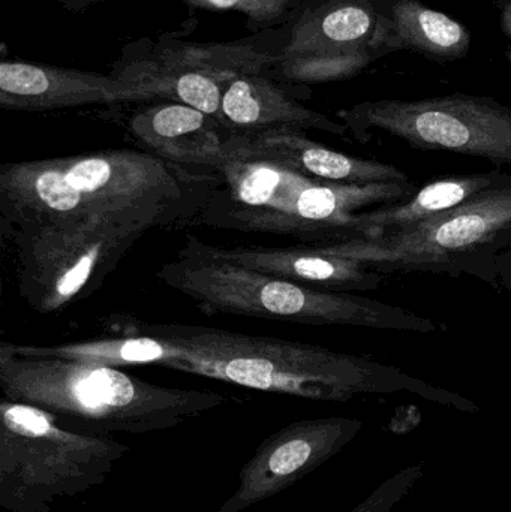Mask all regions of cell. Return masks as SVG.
<instances>
[{"instance_id": "cell-11", "label": "cell", "mask_w": 511, "mask_h": 512, "mask_svg": "<svg viewBox=\"0 0 511 512\" xmlns=\"http://www.w3.org/2000/svg\"><path fill=\"white\" fill-rule=\"evenodd\" d=\"M231 143L237 152L249 158L263 159L324 182L344 185L410 182L407 174L393 165L336 152L306 137L300 129L233 132Z\"/></svg>"}, {"instance_id": "cell-5", "label": "cell", "mask_w": 511, "mask_h": 512, "mask_svg": "<svg viewBox=\"0 0 511 512\" xmlns=\"http://www.w3.org/2000/svg\"><path fill=\"white\" fill-rule=\"evenodd\" d=\"M131 448L105 436L83 435L26 403L0 402V507L53 512L65 501L107 483Z\"/></svg>"}, {"instance_id": "cell-2", "label": "cell", "mask_w": 511, "mask_h": 512, "mask_svg": "<svg viewBox=\"0 0 511 512\" xmlns=\"http://www.w3.org/2000/svg\"><path fill=\"white\" fill-rule=\"evenodd\" d=\"M2 399L26 403L83 435L113 438L176 429L227 405L209 390L162 387L116 367L23 355L0 343Z\"/></svg>"}, {"instance_id": "cell-8", "label": "cell", "mask_w": 511, "mask_h": 512, "mask_svg": "<svg viewBox=\"0 0 511 512\" xmlns=\"http://www.w3.org/2000/svg\"><path fill=\"white\" fill-rule=\"evenodd\" d=\"M336 116L354 140L378 134L417 150L450 152L511 165V107L491 96L450 93L434 98L380 99L339 110Z\"/></svg>"}, {"instance_id": "cell-21", "label": "cell", "mask_w": 511, "mask_h": 512, "mask_svg": "<svg viewBox=\"0 0 511 512\" xmlns=\"http://www.w3.org/2000/svg\"><path fill=\"white\" fill-rule=\"evenodd\" d=\"M186 5L206 11L242 12L251 23L267 27L285 20L290 0H183Z\"/></svg>"}, {"instance_id": "cell-1", "label": "cell", "mask_w": 511, "mask_h": 512, "mask_svg": "<svg viewBox=\"0 0 511 512\" xmlns=\"http://www.w3.org/2000/svg\"><path fill=\"white\" fill-rule=\"evenodd\" d=\"M219 176L138 150L9 162L0 167V221L180 224L209 207Z\"/></svg>"}, {"instance_id": "cell-24", "label": "cell", "mask_w": 511, "mask_h": 512, "mask_svg": "<svg viewBox=\"0 0 511 512\" xmlns=\"http://www.w3.org/2000/svg\"><path fill=\"white\" fill-rule=\"evenodd\" d=\"M497 9L501 32L511 41V0H497Z\"/></svg>"}, {"instance_id": "cell-10", "label": "cell", "mask_w": 511, "mask_h": 512, "mask_svg": "<svg viewBox=\"0 0 511 512\" xmlns=\"http://www.w3.org/2000/svg\"><path fill=\"white\" fill-rule=\"evenodd\" d=\"M158 98L171 101V93L167 86L152 78L125 80L18 60H3L0 65V107L3 110L39 113L80 105Z\"/></svg>"}, {"instance_id": "cell-6", "label": "cell", "mask_w": 511, "mask_h": 512, "mask_svg": "<svg viewBox=\"0 0 511 512\" xmlns=\"http://www.w3.org/2000/svg\"><path fill=\"white\" fill-rule=\"evenodd\" d=\"M381 274L471 276L500 289L498 256L511 248V182L423 224L374 240L312 245Z\"/></svg>"}, {"instance_id": "cell-4", "label": "cell", "mask_w": 511, "mask_h": 512, "mask_svg": "<svg viewBox=\"0 0 511 512\" xmlns=\"http://www.w3.org/2000/svg\"><path fill=\"white\" fill-rule=\"evenodd\" d=\"M158 277L207 313L420 334L441 330L432 319L396 304L299 285L225 261L192 236L186 237L176 261L162 265Z\"/></svg>"}, {"instance_id": "cell-16", "label": "cell", "mask_w": 511, "mask_h": 512, "mask_svg": "<svg viewBox=\"0 0 511 512\" xmlns=\"http://www.w3.org/2000/svg\"><path fill=\"white\" fill-rule=\"evenodd\" d=\"M222 117L225 128L234 132L294 128L315 129L342 138L350 134L344 123L306 108L263 75H240L225 83Z\"/></svg>"}, {"instance_id": "cell-20", "label": "cell", "mask_w": 511, "mask_h": 512, "mask_svg": "<svg viewBox=\"0 0 511 512\" xmlns=\"http://www.w3.org/2000/svg\"><path fill=\"white\" fill-rule=\"evenodd\" d=\"M282 75L303 84L335 83L362 74L381 57L374 50L353 54H305L279 57Z\"/></svg>"}, {"instance_id": "cell-12", "label": "cell", "mask_w": 511, "mask_h": 512, "mask_svg": "<svg viewBox=\"0 0 511 512\" xmlns=\"http://www.w3.org/2000/svg\"><path fill=\"white\" fill-rule=\"evenodd\" d=\"M510 182L511 174L503 171L444 177L417 189L416 194L407 200L351 216L344 225L330 230L314 245L390 236L450 212L483 192Z\"/></svg>"}, {"instance_id": "cell-3", "label": "cell", "mask_w": 511, "mask_h": 512, "mask_svg": "<svg viewBox=\"0 0 511 512\" xmlns=\"http://www.w3.org/2000/svg\"><path fill=\"white\" fill-rule=\"evenodd\" d=\"M174 328L198 352L192 375L321 402H347L362 394L408 391L462 411L477 409L459 394L362 355L218 328Z\"/></svg>"}, {"instance_id": "cell-14", "label": "cell", "mask_w": 511, "mask_h": 512, "mask_svg": "<svg viewBox=\"0 0 511 512\" xmlns=\"http://www.w3.org/2000/svg\"><path fill=\"white\" fill-rule=\"evenodd\" d=\"M207 249L210 254L233 264L327 291H377L386 279V274L371 270L360 262L323 254L311 246L297 249H224L207 245Z\"/></svg>"}, {"instance_id": "cell-25", "label": "cell", "mask_w": 511, "mask_h": 512, "mask_svg": "<svg viewBox=\"0 0 511 512\" xmlns=\"http://www.w3.org/2000/svg\"><path fill=\"white\" fill-rule=\"evenodd\" d=\"M63 8L69 9L72 12L84 11L102 0H57Z\"/></svg>"}, {"instance_id": "cell-13", "label": "cell", "mask_w": 511, "mask_h": 512, "mask_svg": "<svg viewBox=\"0 0 511 512\" xmlns=\"http://www.w3.org/2000/svg\"><path fill=\"white\" fill-rule=\"evenodd\" d=\"M131 131L156 155L180 165L212 168L221 173L230 158V131L209 114L167 102L141 110L131 119Z\"/></svg>"}, {"instance_id": "cell-15", "label": "cell", "mask_w": 511, "mask_h": 512, "mask_svg": "<svg viewBox=\"0 0 511 512\" xmlns=\"http://www.w3.org/2000/svg\"><path fill=\"white\" fill-rule=\"evenodd\" d=\"M137 333V336L56 346L11 343V348L18 354L66 358L116 369L122 366L158 364L186 373L192 372L198 360V352L185 337L174 331L173 325H144L137 328Z\"/></svg>"}, {"instance_id": "cell-23", "label": "cell", "mask_w": 511, "mask_h": 512, "mask_svg": "<svg viewBox=\"0 0 511 512\" xmlns=\"http://www.w3.org/2000/svg\"><path fill=\"white\" fill-rule=\"evenodd\" d=\"M497 277L500 289H507L511 292V248L498 256Z\"/></svg>"}, {"instance_id": "cell-19", "label": "cell", "mask_w": 511, "mask_h": 512, "mask_svg": "<svg viewBox=\"0 0 511 512\" xmlns=\"http://www.w3.org/2000/svg\"><path fill=\"white\" fill-rule=\"evenodd\" d=\"M275 62V57L260 53L249 45L174 42L159 51L155 68L195 72L225 86L240 75H261Z\"/></svg>"}, {"instance_id": "cell-9", "label": "cell", "mask_w": 511, "mask_h": 512, "mask_svg": "<svg viewBox=\"0 0 511 512\" xmlns=\"http://www.w3.org/2000/svg\"><path fill=\"white\" fill-rule=\"evenodd\" d=\"M362 421L329 417L282 427L258 445L239 472V486L219 512H242L261 504L323 466L350 444Z\"/></svg>"}, {"instance_id": "cell-22", "label": "cell", "mask_w": 511, "mask_h": 512, "mask_svg": "<svg viewBox=\"0 0 511 512\" xmlns=\"http://www.w3.org/2000/svg\"><path fill=\"white\" fill-rule=\"evenodd\" d=\"M423 477L420 465H411L404 471L393 475L375 489L362 504L357 505L351 512H390L398 502H401Z\"/></svg>"}, {"instance_id": "cell-17", "label": "cell", "mask_w": 511, "mask_h": 512, "mask_svg": "<svg viewBox=\"0 0 511 512\" xmlns=\"http://www.w3.org/2000/svg\"><path fill=\"white\" fill-rule=\"evenodd\" d=\"M378 11V48L383 56L408 50L432 62L450 63L470 53V29L422 0H378Z\"/></svg>"}, {"instance_id": "cell-18", "label": "cell", "mask_w": 511, "mask_h": 512, "mask_svg": "<svg viewBox=\"0 0 511 512\" xmlns=\"http://www.w3.org/2000/svg\"><path fill=\"white\" fill-rule=\"evenodd\" d=\"M378 0H326L294 24L285 56L353 54L377 48Z\"/></svg>"}, {"instance_id": "cell-7", "label": "cell", "mask_w": 511, "mask_h": 512, "mask_svg": "<svg viewBox=\"0 0 511 512\" xmlns=\"http://www.w3.org/2000/svg\"><path fill=\"white\" fill-rule=\"evenodd\" d=\"M147 222L2 225L11 242L20 297L41 315L60 312L101 288L123 256L152 230Z\"/></svg>"}]
</instances>
